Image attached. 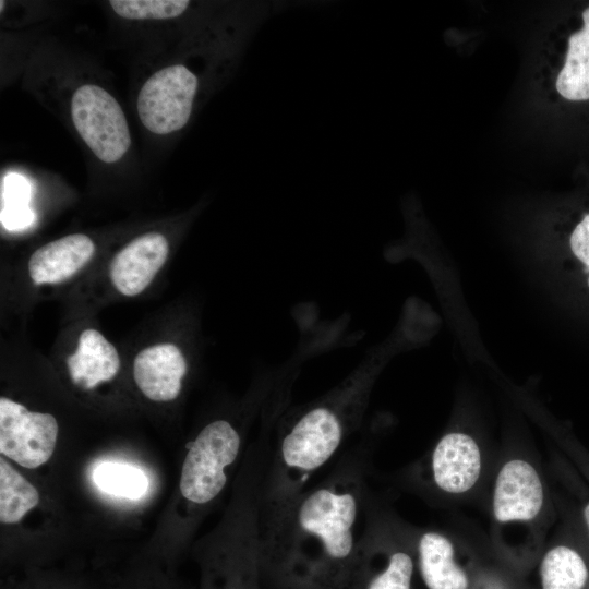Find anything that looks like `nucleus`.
I'll use <instances>...</instances> for the list:
<instances>
[{
    "label": "nucleus",
    "instance_id": "f257e3e1",
    "mask_svg": "<svg viewBox=\"0 0 589 589\" xmlns=\"http://www.w3.org/2000/svg\"><path fill=\"white\" fill-rule=\"evenodd\" d=\"M363 450H344L329 472L309 485L262 528V564L289 589L340 584L363 534Z\"/></svg>",
    "mask_w": 589,
    "mask_h": 589
},
{
    "label": "nucleus",
    "instance_id": "f03ea898",
    "mask_svg": "<svg viewBox=\"0 0 589 589\" xmlns=\"http://www.w3.org/2000/svg\"><path fill=\"white\" fill-rule=\"evenodd\" d=\"M357 375L279 425L271 446L261 500V529L272 522L312 478L338 455L356 431L364 399Z\"/></svg>",
    "mask_w": 589,
    "mask_h": 589
},
{
    "label": "nucleus",
    "instance_id": "7ed1b4c3",
    "mask_svg": "<svg viewBox=\"0 0 589 589\" xmlns=\"http://www.w3.org/2000/svg\"><path fill=\"white\" fill-rule=\"evenodd\" d=\"M242 432L229 420L207 423L190 443L179 481L181 496L195 507L213 503L224 491L240 457Z\"/></svg>",
    "mask_w": 589,
    "mask_h": 589
},
{
    "label": "nucleus",
    "instance_id": "20e7f679",
    "mask_svg": "<svg viewBox=\"0 0 589 589\" xmlns=\"http://www.w3.org/2000/svg\"><path fill=\"white\" fill-rule=\"evenodd\" d=\"M71 116L76 131L101 161H118L129 149L131 135L125 116L100 86H80L71 100Z\"/></svg>",
    "mask_w": 589,
    "mask_h": 589
},
{
    "label": "nucleus",
    "instance_id": "39448f33",
    "mask_svg": "<svg viewBox=\"0 0 589 589\" xmlns=\"http://www.w3.org/2000/svg\"><path fill=\"white\" fill-rule=\"evenodd\" d=\"M199 88V79L183 64L155 72L137 96V113L143 125L155 134L182 129L189 121Z\"/></svg>",
    "mask_w": 589,
    "mask_h": 589
},
{
    "label": "nucleus",
    "instance_id": "423d86ee",
    "mask_svg": "<svg viewBox=\"0 0 589 589\" xmlns=\"http://www.w3.org/2000/svg\"><path fill=\"white\" fill-rule=\"evenodd\" d=\"M58 438V422L50 413L29 411L7 397L0 398V453L27 469L46 464Z\"/></svg>",
    "mask_w": 589,
    "mask_h": 589
},
{
    "label": "nucleus",
    "instance_id": "0eeeda50",
    "mask_svg": "<svg viewBox=\"0 0 589 589\" xmlns=\"http://www.w3.org/2000/svg\"><path fill=\"white\" fill-rule=\"evenodd\" d=\"M168 252V241L159 232H147L133 239L110 263L113 286L127 297L141 293L166 262Z\"/></svg>",
    "mask_w": 589,
    "mask_h": 589
},
{
    "label": "nucleus",
    "instance_id": "6e6552de",
    "mask_svg": "<svg viewBox=\"0 0 589 589\" xmlns=\"http://www.w3.org/2000/svg\"><path fill=\"white\" fill-rule=\"evenodd\" d=\"M542 502V484L531 465L516 459L503 466L493 497V512L498 521L530 520L540 512Z\"/></svg>",
    "mask_w": 589,
    "mask_h": 589
},
{
    "label": "nucleus",
    "instance_id": "1a4fd4ad",
    "mask_svg": "<svg viewBox=\"0 0 589 589\" xmlns=\"http://www.w3.org/2000/svg\"><path fill=\"white\" fill-rule=\"evenodd\" d=\"M185 373V359L173 344L145 348L137 353L133 363V376L137 387L154 401L176 399Z\"/></svg>",
    "mask_w": 589,
    "mask_h": 589
},
{
    "label": "nucleus",
    "instance_id": "9d476101",
    "mask_svg": "<svg viewBox=\"0 0 589 589\" xmlns=\"http://www.w3.org/2000/svg\"><path fill=\"white\" fill-rule=\"evenodd\" d=\"M432 474L435 484L449 493H462L477 482L480 450L472 437L449 433L441 438L432 454Z\"/></svg>",
    "mask_w": 589,
    "mask_h": 589
},
{
    "label": "nucleus",
    "instance_id": "9b49d317",
    "mask_svg": "<svg viewBox=\"0 0 589 589\" xmlns=\"http://www.w3.org/2000/svg\"><path fill=\"white\" fill-rule=\"evenodd\" d=\"M95 245L83 233L62 237L38 248L28 261L35 284H58L71 278L93 257Z\"/></svg>",
    "mask_w": 589,
    "mask_h": 589
},
{
    "label": "nucleus",
    "instance_id": "f8f14e48",
    "mask_svg": "<svg viewBox=\"0 0 589 589\" xmlns=\"http://www.w3.org/2000/svg\"><path fill=\"white\" fill-rule=\"evenodd\" d=\"M67 366L74 384L91 389L116 376L120 359L112 344L98 330L88 328L81 334L75 352L67 359Z\"/></svg>",
    "mask_w": 589,
    "mask_h": 589
},
{
    "label": "nucleus",
    "instance_id": "ddd939ff",
    "mask_svg": "<svg viewBox=\"0 0 589 589\" xmlns=\"http://www.w3.org/2000/svg\"><path fill=\"white\" fill-rule=\"evenodd\" d=\"M412 574L413 561L406 551L393 550L375 570L358 544L340 585L344 589H411Z\"/></svg>",
    "mask_w": 589,
    "mask_h": 589
},
{
    "label": "nucleus",
    "instance_id": "4468645a",
    "mask_svg": "<svg viewBox=\"0 0 589 589\" xmlns=\"http://www.w3.org/2000/svg\"><path fill=\"white\" fill-rule=\"evenodd\" d=\"M417 550L421 577L429 589H467V575L455 563L447 538L425 532L418 539Z\"/></svg>",
    "mask_w": 589,
    "mask_h": 589
},
{
    "label": "nucleus",
    "instance_id": "2eb2a0df",
    "mask_svg": "<svg viewBox=\"0 0 589 589\" xmlns=\"http://www.w3.org/2000/svg\"><path fill=\"white\" fill-rule=\"evenodd\" d=\"M555 87L567 100H589V7L582 12V27L568 38Z\"/></svg>",
    "mask_w": 589,
    "mask_h": 589
},
{
    "label": "nucleus",
    "instance_id": "dca6fc26",
    "mask_svg": "<svg viewBox=\"0 0 589 589\" xmlns=\"http://www.w3.org/2000/svg\"><path fill=\"white\" fill-rule=\"evenodd\" d=\"M37 489L4 458H0V521H21L39 503Z\"/></svg>",
    "mask_w": 589,
    "mask_h": 589
},
{
    "label": "nucleus",
    "instance_id": "f3484780",
    "mask_svg": "<svg viewBox=\"0 0 589 589\" xmlns=\"http://www.w3.org/2000/svg\"><path fill=\"white\" fill-rule=\"evenodd\" d=\"M540 570L543 589H582L588 579L581 556L562 545L545 554Z\"/></svg>",
    "mask_w": 589,
    "mask_h": 589
},
{
    "label": "nucleus",
    "instance_id": "a211bd4d",
    "mask_svg": "<svg viewBox=\"0 0 589 589\" xmlns=\"http://www.w3.org/2000/svg\"><path fill=\"white\" fill-rule=\"evenodd\" d=\"M93 482L107 494L136 500L148 489V479L139 468L121 462L104 461L95 466Z\"/></svg>",
    "mask_w": 589,
    "mask_h": 589
},
{
    "label": "nucleus",
    "instance_id": "6ab92c4d",
    "mask_svg": "<svg viewBox=\"0 0 589 589\" xmlns=\"http://www.w3.org/2000/svg\"><path fill=\"white\" fill-rule=\"evenodd\" d=\"M112 10L129 20H163L181 15L189 7L187 0H111Z\"/></svg>",
    "mask_w": 589,
    "mask_h": 589
},
{
    "label": "nucleus",
    "instance_id": "aec40b11",
    "mask_svg": "<svg viewBox=\"0 0 589 589\" xmlns=\"http://www.w3.org/2000/svg\"><path fill=\"white\" fill-rule=\"evenodd\" d=\"M31 183L21 175L11 172L1 182V209L29 206Z\"/></svg>",
    "mask_w": 589,
    "mask_h": 589
},
{
    "label": "nucleus",
    "instance_id": "412c9836",
    "mask_svg": "<svg viewBox=\"0 0 589 589\" xmlns=\"http://www.w3.org/2000/svg\"><path fill=\"white\" fill-rule=\"evenodd\" d=\"M569 244L574 255L584 263L589 274V214L585 215L574 228ZM587 284L589 287V276Z\"/></svg>",
    "mask_w": 589,
    "mask_h": 589
},
{
    "label": "nucleus",
    "instance_id": "4be33fe9",
    "mask_svg": "<svg viewBox=\"0 0 589 589\" xmlns=\"http://www.w3.org/2000/svg\"><path fill=\"white\" fill-rule=\"evenodd\" d=\"M1 224L7 230H22L29 227L34 221V212L29 206L21 208L1 209Z\"/></svg>",
    "mask_w": 589,
    "mask_h": 589
},
{
    "label": "nucleus",
    "instance_id": "5701e85b",
    "mask_svg": "<svg viewBox=\"0 0 589 589\" xmlns=\"http://www.w3.org/2000/svg\"><path fill=\"white\" fill-rule=\"evenodd\" d=\"M585 518L589 528V504L585 508Z\"/></svg>",
    "mask_w": 589,
    "mask_h": 589
}]
</instances>
